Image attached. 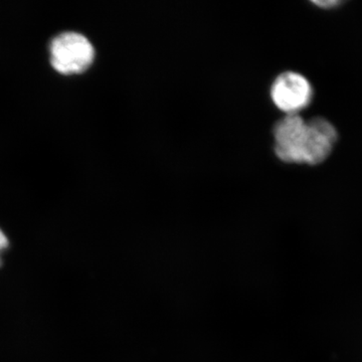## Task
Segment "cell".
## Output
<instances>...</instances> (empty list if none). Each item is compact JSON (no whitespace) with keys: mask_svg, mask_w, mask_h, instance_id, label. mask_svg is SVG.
<instances>
[{"mask_svg":"<svg viewBox=\"0 0 362 362\" xmlns=\"http://www.w3.org/2000/svg\"><path fill=\"white\" fill-rule=\"evenodd\" d=\"M341 4L340 1H315L316 6L323 7V8H329V7H334L339 6Z\"/></svg>","mask_w":362,"mask_h":362,"instance_id":"obj_6","label":"cell"},{"mask_svg":"<svg viewBox=\"0 0 362 362\" xmlns=\"http://www.w3.org/2000/svg\"><path fill=\"white\" fill-rule=\"evenodd\" d=\"M8 239H7L6 235H4V233L0 230V262H1L2 252L6 251L7 247H8Z\"/></svg>","mask_w":362,"mask_h":362,"instance_id":"obj_5","label":"cell"},{"mask_svg":"<svg viewBox=\"0 0 362 362\" xmlns=\"http://www.w3.org/2000/svg\"><path fill=\"white\" fill-rule=\"evenodd\" d=\"M51 63L54 70L65 75L83 73L95 59V49L89 40L78 33H64L52 40Z\"/></svg>","mask_w":362,"mask_h":362,"instance_id":"obj_1","label":"cell"},{"mask_svg":"<svg viewBox=\"0 0 362 362\" xmlns=\"http://www.w3.org/2000/svg\"><path fill=\"white\" fill-rule=\"evenodd\" d=\"M307 121L300 115H285L274 126L275 154L281 161L305 164Z\"/></svg>","mask_w":362,"mask_h":362,"instance_id":"obj_3","label":"cell"},{"mask_svg":"<svg viewBox=\"0 0 362 362\" xmlns=\"http://www.w3.org/2000/svg\"><path fill=\"white\" fill-rule=\"evenodd\" d=\"M313 88L301 74L285 71L280 74L271 87V99L286 115H299L313 99Z\"/></svg>","mask_w":362,"mask_h":362,"instance_id":"obj_2","label":"cell"},{"mask_svg":"<svg viewBox=\"0 0 362 362\" xmlns=\"http://www.w3.org/2000/svg\"><path fill=\"white\" fill-rule=\"evenodd\" d=\"M307 143L305 149V164L318 165L329 157L337 142V128L330 121L316 117L307 121Z\"/></svg>","mask_w":362,"mask_h":362,"instance_id":"obj_4","label":"cell"}]
</instances>
